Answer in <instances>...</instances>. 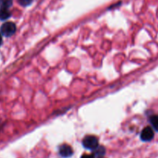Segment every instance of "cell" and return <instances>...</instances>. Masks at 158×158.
Segmentation results:
<instances>
[{"mask_svg": "<svg viewBox=\"0 0 158 158\" xmlns=\"http://www.w3.org/2000/svg\"><path fill=\"white\" fill-rule=\"evenodd\" d=\"M83 146L86 149L94 151L95 148H97L99 146L98 139L95 136H86L83 140Z\"/></svg>", "mask_w": 158, "mask_h": 158, "instance_id": "6da1fadb", "label": "cell"}, {"mask_svg": "<svg viewBox=\"0 0 158 158\" xmlns=\"http://www.w3.org/2000/svg\"><path fill=\"white\" fill-rule=\"evenodd\" d=\"M105 153H106V149L103 146H98L93 151V154L97 158L103 157L105 155Z\"/></svg>", "mask_w": 158, "mask_h": 158, "instance_id": "5b68a950", "label": "cell"}, {"mask_svg": "<svg viewBox=\"0 0 158 158\" xmlns=\"http://www.w3.org/2000/svg\"><path fill=\"white\" fill-rule=\"evenodd\" d=\"M12 5V0H0V7L9 9Z\"/></svg>", "mask_w": 158, "mask_h": 158, "instance_id": "ba28073f", "label": "cell"}, {"mask_svg": "<svg viewBox=\"0 0 158 158\" xmlns=\"http://www.w3.org/2000/svg\"><path fill=\"white\" fill-rule=\"evenodd\" d=\"M151 125L156 131H158V115L152 116L150 119Z\"/></svg>", "mask_w": 158, "mask_h": 158, "instance_id": "52a82bcc", "label": "cell"}, {"mask_svg": "<svg viewBox=\"0 0 158 158\" xmlns=\"http://www.w3.org/2000/svg\"><path fill=\"white\" fill-rule=\"evenodd\" d=\"M59 154L62 157L68 158L73 154V151L69 145L63 144L59 148Z\"/></svg>", "mask_w": 158, "mask_h": 158, "instance_id": "277c9868", "label": "cell"}, {"mask_svg": "<svg viewBox=\"0 0 158 158\" xmlns=\"http://www.w3.org/2000/svg\"><path fill=\"white\" fill-rule=\"evenodd\" d=\"M16 31V26L12 22H7L1 26L2 35L6 37H10Z\"/></svg>", "mask_w": 158, "mask_h": 158, "instance_id": "7a4b0ae2", "label": "cell"}, {"mask_svg": "<svg viewBox=\"0 0 158 158\" xmlns=\"http://www.w3.org/2000/svg\"><path fill=\"white\" fill-rule=\"evenodd\" d=\"M154 130H153L151 127H146L141 131V134H140V139L144 142L151 141V140L154 138Z\"/></svg>", "mask_w": 158, "mask_h": 158, "instance_id": "3957f363", "label": "cell"}, {"mask_svg": "<svg viewBox=\"0 0 158 158\" xmlns=\"http://www.w3.org/2000/svg\"><path fill=\"white\" fill-rule=\"evenodd\" d=\"M100 158H103V157H100Z\"/></svg>", "mask_w": 158, "mask_h": 158, "instance_id": "7c38bea8", "label": "cell"}, {"mask_svg": "<svg viewBox=\"0 0 158 158\" xmlns=\"http://www.w3.org/2000/svg\"><path fill=\"white\" fill-rule=\"evenodd\" d=\"M2 35L0 34V46L2 45Z\"/></svg>", "mask_w": 158, "mask_h": 158, "instance_id": "8fae6325", "label": "cell"}, {"mask_svg": "<svg viewBox=\"0 0 158 158\" xmlns=\"http://www.w3.org/2000/svg\"><path fill=\"white\" fill-rule=\"evenodd\" d=\"M81 158H96L94 154H83Z\"/></svg>", "mask_w": 158, "mask_h": 158, "instance_id": "30bf717a", "label": "cell"}, {"mask_svg": "<svg viewBox=\"0 0 158 158\" xmlns=\"http://www.w3.org/2000/svg\"><path fill=\"white\" fill-rule=\"evenodd\" d=\"M32 0H19V3L23 6H28L32 3Z\"/></svg>", "mask_w": 158, "mask_h": 158, "instance_id": "9c48e42d", "label": "cell"}, {"mask_svg": "<svg viewBox=\"0 0 158 158\" xmlns=\"http://www.w3.org/2000/svg\"><path fill=\"white\" fill-rule=\"evenodd\" d=\"M11 16V12L8 9L1 8L0 9V20H6Z\"/></svg>", "mask_w": 158, "mask_h": 158, "instance_id": "8992f818", "label": "cell"}]
</instances>
